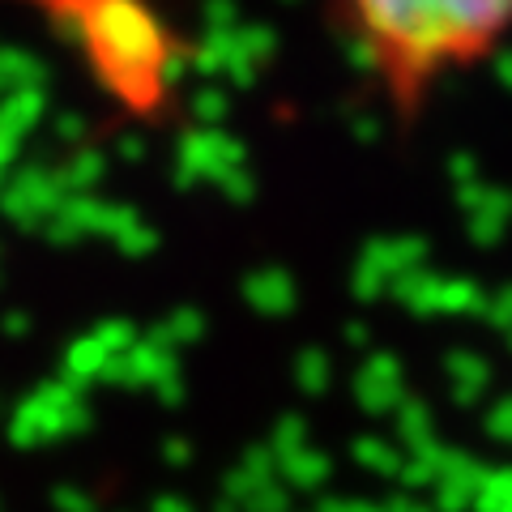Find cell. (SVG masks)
Segmentation results:
<instances>
[{
    "mask_svg": "<svg viewBox=\"0 0 512 512\" xmlns=\"http://www.w3.org/2000/svg\"><path fill=\"white\" fill-rule=\"evenodd\" d=\"M397 124L512 39V0H316Z\"/></svg>",
    "mask_w": 512,
    "mask_h": 512,
    "instance_id": "6da1fadb",
    "label": "cell"
}]
</instances>
